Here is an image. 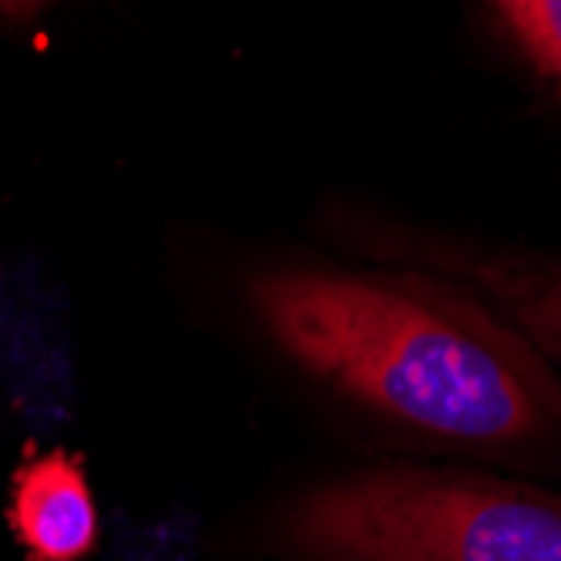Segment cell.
Returning a JSON list of instances; mask_svg holds the SVG:
<instances>
[{"instance_id":"obj_2","label":"cell","mask_w":561,"mask_h":561,"mask_svg":"<svg viewBox=\"0 0 561 561\" xmlns=\"http://www.w3.org/2000/svg\"><path fill=\"white\" fill-rule=\"evenodd\" d=\"M283 528L310 561H561V494L390 468L310 491Z\"/></svg>"},{"instance_id":"obj_3","label":"cell","mask_w":561,"mask_h":561,"mask_svg":"<svg viewBox=\"0 0 561 561\" xmlns=\"http://www.w3.org/2000/svg\"><path fill=\"white\" fill-rule=\"evenodd\" d=\"M421 260L437 263L447 276H461L471 299L484 302L488 323L507 327L522 346L561 370V266L525 263V260H465L417 252Z\"/></svg>"},{"instance_id":"obj_5","label":"cell","mask_w":561,"mask_h":561,"mask_svg":"<svg viewBox=\"0 0 561 561\" xmlns=\"http://www.w3.org/2000/svg\"><path fill=\"white\" fill-rule=\"evenodd\" d=\"M497 14L531 65L561 84V0H507Z\"/></svg>"},{"instance_id":"obj_4","label":"cell","mask_w":561,"mask_h":561,"mask_svg":"<svg viewBox=\"0 0 561 561\" xmlns=\"http://www.w3.org/2000/svg\"><path fill=\"white\" fill-rule=\"evenodd\" d=\"M11 525L34 561H81L98 545V512L81 465L65 450L14 474Z\"/></svg>"},{"instance_id":"obj_1","label":"cell","mask_w":561,"mask_h":561,"mask_svg":"<svg viewBox=\"0 0 561 561\" xmlns=\"http://www.w3.org/2000/svg\"><path fill=\"white\" fill-rule=\"evenodd\" d=\"M245 296L302 370L393 421L471 444L522 440L541 427L538 393L504 340L481 333L471 306L424 276L286 266L256 273Z\"/></svg>"}]
</instances>
